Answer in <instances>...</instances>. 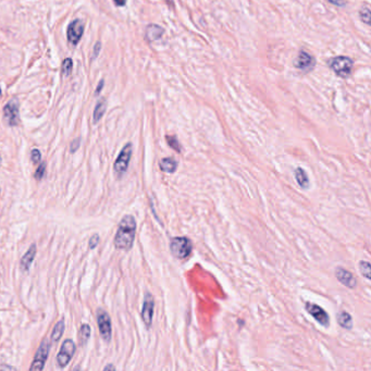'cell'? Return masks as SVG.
Wrapping results in <instances>:
<instances>
[{
  "mask_svg": "<svg viewBox=\"0 0 371 371\" xmlns=\"http://www.w3.org/2000/svg\"><path fill=\"white\" fill-rule=\"evenodd\" d=\"M45 171H46V162H41V164L38 166V168L36 169L34 178L37 181H40L45 177Z\"/></svg>",
  "mask_w": 371,
  "mask_h": 371,
  "instance_id": "cell-26",
  "label": "cell"
},
{
  "mask_svg": "<svg viewBox=\"0 0 371 371\" xmlns=\"http://www.w3.org/2000/svg\"><path fill=\"white\" fill-rule=\"evenodd\" d=\"M154 308H155V300L150 293H146L145 298H144L143 308H142V319L143 322L145 323L147 329H150L152 324V317H154Z\"/></svg>",
  "mask_w": 371,
  "mask_h": 371,
  "instance_id": "cell-11",
  "label": "cell"
},
{
  "mask_svg": "<svg viewBox=\"0 0 371 371\" xmlns=\"http://www.w3.org/2000/svg\"><path fill=\"white\" fill-rule=\"evenodd\" d=\"M36 253H37V247L35 244H32L31 247L27 249V252L24 254V256L22 257L21 261H20V267H21V270L22 271H29L30 270V267L32 265V262L34 261V258L36 256Z\"/></svg>",
  "mask_w": 371,
  "mask_h": 371,
  "instance_id": "cell-14",
  "label": "cell"
},
{
  "mask_svg": "<svg viewBox=\"0 0 371 371\" xmlns=\"http://www.w3.org/2000/svg\"><path fill=\"white\" fill-rule=\"evenodd\" d=\"M1 369H15V368H13V367H9V366H7V367H3V366H2Z\"/></svg>",
  "mask_w": 371,
  "mask_h": 371,
  "instance_id": "cell-35",
  "label": "cell"
},
{
  "mask_svg": "<svg viewBox=\"0 0 371 371\" xmlns=\"http://www.w3.org/2000/svg\"><path fill=\"white\" fill-rule=\"evenodd\" d=\"M295 179L296 182L299 185L301 188H308L309 187V180H308V175L306 173V171L301 168H297L295 170Z\"/></svg>",
  "mask_w": 371,
  "mask_h": 371,
  "instance_id": "cell-17",
  "label": "cell"
},
{
  "mask_svg": "<svg viewBox=\"0 0 371 371\" xmlns=\"http://www.w3.org/2000/svg\"><path fill=\"white\" fill-rule=\"evenodd\" d=\"M19 100L13 98L3 107V118L10 127H16L20 122V106Z\"/></svg>",
  "mask_w": 371,
  "mask_h": 371,
  "instance_id": "cell-5",
  "label": "cell"
},
{
  "mask_svg": "<svg viewBox=\"0 0 371 371\" xmlns=\"http://www.w3.org/2000/svg\"><path fill=\"white\" fill-rule=\"evenodd\" d=\"M294 64L299 71L304 73H308L310 71H313V69L315 68V64H316V61H315V58L312 55H309L306 52H299Z\"/></svg>",
  "mask_w": 371,
  "mask_h": 371,
  "instance_id": "cell-12",
  "label": "cell"
},
{
  "mask_svg": "<svg viewBox=\"0 0 371 371\" xmlns=\"http://www.w3.org/2000/svg\"><path fill=\"white\" fill-rule=\"evenodd\" d=\"M80 144H81V140H80V138H75V140H74V141L71 143V146H70V150H71V152H75V151L78 149V147H80Z\"/></svg>",
  "mask_w": 371,
  "mask_h": 371,
  "instance_id": "cell-30",
  "label": "cell"
},
{
  "mask_svg": "<svg viewBox=\"0 0 371 371\" xmlns=\"http://www.w3.org/2000/svg\"><path fill=\"white\" fill-rule=\"evenodd\" d=\"M166 140H167V143H168V145H169L171 148H173V149H174L175 151L181 152V150H182V149H181V145H180V143H179V141H178V138L175 137V136H170V135H168V136L166 137Z\"/></svg>",
  "mask_w": 371,
  "mask_h": 371,
  "instance_id": "cell-24",
  "label": "cell"
},
{
  "mask_svg": "<svg viewBox=\"0 0 371 371\" xmlns=\"http://www.w3.org/2000/svg\"><path fill=\"white\" fill-rule=\"evenodd\" d=\"M100 48H101L100 41H97V43H96L95 46H94V50H93V57H92V60H94L96 57H98V54H99V52H100Z\"/></svg>",
  "mask_w": 371,
  "mask_h": 371,
  "instance_id": "cell-29",
  "label": "cell"
},
{
  "mask_svg": "<svg viewBox=\"0 0 371 371\" xmlns=\"http://www.w3.org/2000/svg\"><path fill=\"white\" fill-rule=\"evenodd\" d=\"M136 233L135 218L131 215L123 217L119 223L117 234L114 236V246L118 249L130 250L133 246Z\"/></svg>",
  "mask_w": 371,
  "mask_h": 371,
  "instance_id": "cell-1",
  "label": "cell"
},
{
  "mask_svg": "<svg viewBox=\"0 0 371 371\" xmlns=\"http://www.w3.org/2000/svg\"><path fill=\"white\" fill-rule=\"evenodd\" d=\"M98 244H99V235L98 234L93 235L92 238H91V240H90V242H89L90 248L91 249H94Z\"/></svg>",
  "mask_w": 371,
  "mask_h": 371,
  "instance_id": "cell-28",
  "label": "cell"
},
{
  "mask_svg": "<svg viewBox=\"0 0 371 371\" xmlns=\"http://www.w3.org/2000/svg\"><path fill=\"white\" fill-rule=\"evenodd\" d=\"M104 84H105V81H104V80H101V81L99 82L98 87H97V90H96V95H97V94H99V93L101 92V90H103Z\"/></svg>",
  "mask_w": 371,
  "mask_h": 371,
  "instance_id": "cell-33",
  "label": "cell"
},
{
  "mask_svg": "<svg viewBox=\"0 0 371 371\" xmlns=\"http://www.w3.org/2000/svg\"><path fill=\"white\" fill-rule=\"evenodd\" d=\"M63 331H64V320L62 319V320H60V321L56 323V326L54 327L53 334H52L53 341L58 342L60 338H61V336L63 334Z\"/></svg>",
  "mask_w": 371,
  "mask_h": 371,
  "instance_id": "cell-21",
  "label": "cell"
},
{
  "mask_svg": "<svg viewBox=\"0 0 371 371\" xmlns=\"http://www.w3.org/2000/svg\"><path fill=\"white\" fill-rule=\"evenodd\" d=\"M335 277L336 279L340 281L343 285H345L349 289H354L357 285L356 278L353 276V273H351L346 269L338 267L335 270Z\"/></svg>",
  "mask_w": 371,
  "mask_h": 371,
  "instance_id": "cell-13",
  "label": "cell"
},
{
  "mask_svg": "<svg viewBox=\"0 0 371 371\" xmlns=\"http://www.w3.org/2000/svg\"><path fill=\"white\" fill-rule=\"evenodd\" d=\"M370 269H371V267H370V263L368 261L361 260L359 262V271H360L361 275H363L367 280H370V278H371L370 277V275H371Z\"/></svg>",
  "mask_w": 371,
  "mask_h": 371,
  "instance_id": "cell-22",
  "label": "cell"
},
{
  "mask_svg": "<svg viewBox=\"0 0 371 371\" xmlns=\"http://www.w3.org/2000/svg\"><path fill=\"white\" fill-rule=\"evenodd\" d=\"M83 33H84V24H83V22L80 19H76V20L72 21L70 24H69L67 31L69 43L72 46H76L78 41L81 40Z\"/></svg>",
  "mask_w": 371,
  "mask_h": 371,
  "instance_id": "cell-10",
  "label": "cell"
},
{
  "mask_svg": "<svg viewBox=\"0 0 371 371\" xmlns=\"http://www.w3.org/2000/svg\"><path fill=\"white\" fill-rule=\"evenodd\" d=\"M329 2L334 4L336 7H345L346 6V0H328Z\"/></svg>",
  "mask_w": 371,
  "mask_h": 371,
  "instance_id": "cell-31",
  "label": "cell"
},
{
  "mask_svg": "<svg viewBox=\"0 0 371 371\" xmlns=\"http://www.w3.org/2000/svg\"><path fill=\"white\" fill-rule=\"evenodd\" d=\"M75 344L72 340H66L62 343L61 349H60L59 353L57 355V363L59 367L64 368L69 364V361L71 360L74 353H75Z\"/></svg>",
  "mask_w": 371,
  "mask_h": 371,
  "instance_id": "cell-9",
  "label": "cell"
},
{
  "mask_svg": "<svg viewBox=\"0 0 371 371\" xmlns=\"http://www.w3.org/2000/svg\"><path fill=\"white\" fill-rule=\"evenodd\" d=\"M73 61L71 58H66L62 62V74L64 76H69L72 72Z\"/></svg>",
  "mask_w": 371,
  "mask_h": 371,
  "instance_id": "cell-23",
  "label": "cell"
},
{
  "mask_svg": "<svg viewBox=\"0 0 371 371\" xmlns=\"http://www.w3.org/2000/svg\"><path fill=\"white\" fill-rule=\"evenodd\" d=\"M1 161H2V159H1V157H0V166H1Z\"/></svg>",
  "mask_w": 371,
  "mask_h": 371,
  "instance_id": "cell-36",
  "label": "cell"
},
{
  "mask_svg": "<svg viewBox=\"0 0 371 371\" xmlns=\"http://www.w3.org/2000/svg\"><path fill=\"white\" fill-rule=\"evenodd\" d=\"M337 322L342 328L351 330L353 327V319H352L351 315L347 312H341L337 315Z\"/></svg>",
  "mask_w": 371,
  "mask_h": 371,
  "instance_id": "cell-18",
  "label": "cell"
},
{
  "mask_svg": "<svg viewBox=\"0 0 371 371\" xmlns=\"http://www.w3.org/2000/svg\"><path fill=\"white\" fill-rule=\"evenodd\" d=\"M90 336H91V327L89 326V324H82L80 332H78V341H80V345L81 346L86 345V343L90 340Z\"/></svg>",
  "mask_w": 371,
  "mask_h": 371,
  "instance_id": "cell-20",
  "label": "cell"
},
{
  "mask_svg": "<svg viewBox=\"0 0 371 371\" xmlns=\"http://www.w3.org/2000/svg\"><path fill=\"white\" fill-rule=\"evenodd\" d=\"M50 350V342L48 338H44L41 344L39 345L38 350H37L35 354V358L32 363V366L30 367L31 371H40L43 370L46 360L48 358Z\"/></svg>",
  "mask_w": 371,
  "mask_h": 371,
  "instance_id": "cell-6",
  "label": "cell"
},
{
  "mask_svg": "<svg viewBox=\"0 0 371 371\" xmlns=\"http://www.w3.org/2000/svg\"><path fill=\"white\" fill-rule=\"evenodd\" d=\"M360 19L363 20L366 24H370V8L368 6H365L360 9L359 11Z\"/></svg>",
  "mask_w": 371,
  "mask_h": 371,
  "instance_id": "cell-25",
  "label": "cell"
},
{
  "mask_svg": "<svg viewBox=\"0 0 371 371\" xmlns=\"http://www.w3.org/2000/svg\"><path fill=\"white\" fill-rule=\"evenodd\" d=\"M328 66L331 70L334 72L337 76L345 78L350 75L353 70L354 62L353 60L345 56H337V57L331 58L328 61Z\"/></svg>",
  "mask_w": 371,
  "mask_h": 371,
  "instance_id": "cell-3",
  "label": "cell"
},
{
  "mask_svg": "<svg viewBox=\"0 0 371 371\" xmlns=\"http://www.w3.org/2000/svg\"><path fill=\"white\" fill-rule=\"evenodd\" d=\"M107 101L105 98H101L98 103H97L95 110H94V115H93V120H94V123L99 122V120L103 118V115L106 112V108H107Z\"/></svg>",
  "mask_w": 371,
  "mask_h": 371,
  "instance_id": "cell-19",
  "label": "cell"
},
{
  "mask_svg": "<svg viewBox=\"0 0 371 371\" xmlns=\"http://www.w3.org/2000/svg\"><path fill=\"white\" fill-rule=\"evenodd\" d=\"M305 309L307 310V313L310 315V316H313L315 320H316L318 323L321 324L322 327L328 328L329 326H330V317H329V315L327 314L326 310H324L322 307H320L319 305L307 301V303L305 304Z\"/></svg>",
  "mask_w": 371,
  "mask_h": 371,
  "instance_id": "cell-8",
  "label": "cell"
},
{
  "mask_svg": "<svg viewBox=\"0 0 371 371\" xmlns=\"http://www.w3.org/2000/svg\"><path fill=\"white\" fill-rule=\"evenodd\" d=\"M0 96H1V89H0Z\"/></svg>",
  "mask_w": 371,
  "mask_h": 371,
  "instance_id": "cell-37",
  "label": "cell"
},
{
  "mask_svg": "<svg viewBox=\"0 0 371 371\" xmlns=\"http://www.w3.org/2000/svg\"><path fill=\"white\" fill-rule=\"evenodd\" d=\"M178 161L175 160L172 157H167V158H164L159 164V168L161 171L167 173H174L178 169Z\"/></svg>",
  "mask_w": 371,
  "mask_h": 371,
  "instance_id": "cell-16",
  "label": "cell"
},
{
  "mask_svg": "<svg viewBox=\"0 0 371 371\" xmlns=\"http://www.w3.org/2000/svg\"><path fill=\"white\" fill-rule=\"evenodd\" d=\"M165 33V30L162 29L160 25L157 24H149L146 27V32H145V38L152 43V41H156L160 39L162 35Z\"/></svg>",
  "mask_w": 371,
  "mask_h": 371,
  "instance_id": "cell-15",
  "label": "cell"
},
{
  "mask_svg": "<svg viewBox=\"0 0 371 371\" xmlns=\"http://www.w3.org/2000/svg\"><path fill=\"white\" fill-rule=\"evenodd\" d=\"M106 371L107 370H115V367H114V366L113 365H108V366H106V367L104 368Z\"/></svg>",
  "mask_w": 371,
  "mask_h": 371,
  "instance_id": "cell-34",
  "label": "cell"
},
{
  "mask_svg": "<svg viewBox=\"0 0 371 371\" xmlns=\"http://www.w3.org/2000/svg\"><path fill=\"white\" fill-rule=\"evenodd\" d=\"M192 249L193 244L191 240L185 238V236H178V238H173L170 241L171 254L180 260L186 259L191 255Z\"/></svg>",
  "mask_w": 371,
  "mask_h": 371,
  "instance_id": "cell-2",
  "label": "cell"
},
{
  "mask_svg": "<svg viewBox=\"0 0 371 371\" xmlns=\"http://www.w3.org/2000/svg\"><path fill=\"white\" fill-rule=\"evenodd\" d=\"M113 2H114L115 6L123 7V6H125V3H127V0H113Z\"/></svg>",
  "mask_w": 371,
  "mask_h": 371,
  "instance_id": "cell-32",
  "label": "cell"
},
{
  "mask_svg": "<svg viewBox=\"0 0 371 371\" xmlns=\"http://www.w3.org/2000/svg\"><path fill=\"white\" fill-rule=\"evenodd\" d=\"M31 159H32V161H33V164H35V165L40 162V160H41L40 151L38 149H36V148H34V149L32 150V152H31Z\"/></svg>",
  "mask_w": 371,
  "mask_h": 371,
  "instance_id": "cell-27",
  "label": "cell"
},
{
  "mask_svg": "<svg viewBox=\"0 0 371 371\" xmlns=\"http://www.w3.org/2000/svg\"><path fill=\"white\" fill-rule=\"evenodd\" d=\"M132 151H133L132 144L128 143L127 145L122 148V150L120 151L118 158L115 159L114 165H113V170L119 178L122 177V175L127 172L129 165H130V160H131V157H132Z\"/></svg>",
  "mask_w": 371,
  "mask_h": 371,
  "instance_id": "cell-4",
  "label": "cell"
},
{
  "mask_svg": "<svg viewBox=\"0 0 371 371\" xmlns=\"http://www.w3.org/2000/svg\"><path fill=\"white\" fill-rule=\"evenodd\" d=\"M97 322H98L99 332L105 341L109 342L112 334V329H111V319L108 313H106L104 309L99 308L97 310Z\"/></svg>",
  "mask_w": 371,
  "mask_h": 371,
  "instance_id": "cell-7",
  "label": "cell"
}]
</instances>
